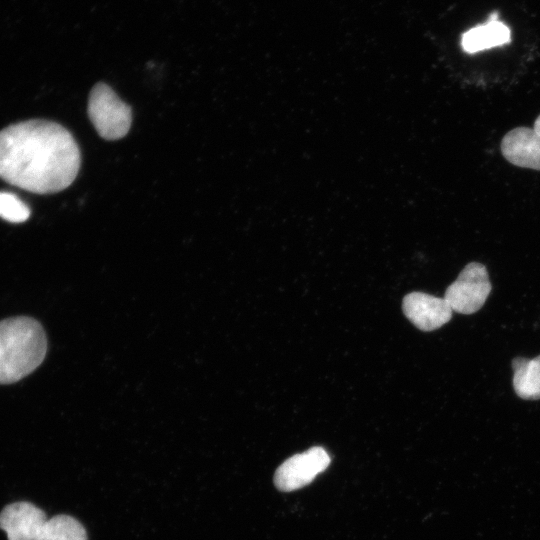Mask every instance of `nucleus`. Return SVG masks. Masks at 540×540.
I'll return each instance as SVG.
<instances>
[{
	"label": "nucleus",
	"instance_id": "f257e3e1",
	"mask_svg": "<svg viewBox=\"0 0 540 540\" xmlns=\"http://www.w3.org/2000/svg\"><path fill=\"white\" fill-rule=\"evenodd\" d=\"M80 165L73 135L56 122L32 119L0 131V178L13 186L57 193L73 183Z\"/></svg>",
	"mask_w": 540,
	"mask_h": 540
},
{
	"label": "nucleus",
	"instance_id": "f03ea898",
	"mask_svg": "<svg viewBox=\"0 0 540 540\" xmlns=\"http://www.w3.org/2000/svg\"><path fill=\"white\" fill-rule=\"evenodd\" d=\"M47 338L32 317L0 321V384H12L31 374L44 360Z\"/></svg>",
	"mask_w": 540,
	"mask_h": 540
},
{
	"label": "nucleus",
	"instance_id": "7ed1b4c3",
	"mask_svg": "<svg viewBox=\"0 0 540 540\" xmlns=\"http://www.w3.org/2000/svg\"><path fill=\"white\" fill-rule=\"evenodd\" d=\"M87 112L97 133L105 140L121 139L130 130L131 107L103 82L97 83L92 88L88 98Z\"/></svg>",
	"mask_w": 540,
	"mask_h": 540
},
{
	"label": "nucleus",
	"instance_id": "20e7f679",
	"mask_svg": "<svg viewBox=\"0 0 540 540\" xmlns=\"http://www.w3.org/2000/svg\"><path fill=\"white\" fill-rule=\"evenodd\" d=\"M491 289L486 267L479 262H470L447 287L444 299L453 311L473 314L484 305Z\"/></svg>",
	"mask_w": 540,
	"mask_h": 540
},
{
	"label": "nucleus",
	"instance_id": "39448f33",
	"mask_svg": "<svg viewBox=\"0 0 540 540\" xmlns=\"http://www.w3.org/2000/svg\"><path fill=\"white\" fill-rule=\"evenodd\" d=\"M331 458L320 446L285 460L276 470L274 484L280 491H294L311 483L329 466Z\"/></svg>",
	"mask_w": 540,
	"mask_h": 540
},
{
	"label": "nucleus",
	"instance_id": "423d86ee",
	"mask_svg": "<svg viewBox=\"0 0 540 540\" xmlns=\"http://www.w3.org/2000/svg\"><path fill=\"white\" fill-rule=\"evenodd\" d=\"M405 316L422 331H433L452 318L453 310L444 298L423 292L407 294L402 302Z\"/></svg>",
	"mask_w": 540,
	"mask_h": 540
},
{
	"label": "nucleus",
	"instance_id": "0eeeda50",
	"mask_svg": "<svg viewBox=\"0 0 540 540\" xmlns=\"http://www.w3.org/2000/svg\"><path fill=\"white\" fill-rule=\"evenodd\" d=\"M501 153L511 164L540 170V135L528 127L507 132L500 144Z\"/></svg>",
	"mask_w": 540,
	"mask_h": 540
},
{
	"label": "nucleus",
	"instance_id": "6e6552de",
	"mask_svg": "<svg viewBox=\"0 0 540 540\" xmlns=\"http://www.w3.org/2000/svg\"><path fill=\"white\" fill-rule=\"evenodd\" d=\"M510 40V28L498 20L496 12H492L485 24L477 25L462 35L461 46L465 52L472 54L503 46Z\"/></svg>",
	"mask_w": 540,
	"mask_h": 540
},
{
	"label": "nucleus",
	"instance_id": "1a4fd4ad",
	"mask_svg": "<svg viewBox=\"0 0 540 540\" xmlns=\"http://www.w3.org/2000/svg\"><path fill=\"white\" fill-rule=\"evenodd\" d=\"M512 368L516 394L525 400L540 399V355L533 359L516 357Z\"/></svg>",
	"mask_w": 540,
	"mask_h": 540
},
{
	"label": "nucleus",
	"instance_id": "9d476101",
	"mask_svg": "<svg viewBox=\"0 0 540 540\" xmlns=\"http://www.w3.org/2000/svg\"><path fill=\"white\" fill-rule=\"evenodd\" d=\"M43 540H87L83 525L69 515H56L48 520Z\"/></svg>",
	"mask_w": 540,
	"mask_h": 540
},
{
	"label": "nucleus",
	"instance_id": "9b49d317",
	"mask_svg": "<svg viewBox=\"0 0 540 540\" xmlns=\"http://www.w3.org/2000/svg\"><path fill=\"white\" fill-rule=\"evenodd\" d=\"M30 216L29 207L15 194L0 192V217L12 223H21Z\"/></svg>",
	"mask_w": 540,
	"mask_h": 540
},
{
	"label": "nucleus",
	"instance_id": "f8f14e48",
	"mask_svg": "<svg viewBox=\"0 0 540 540\" xmlns=\"http://www.w3.org/2000/svg\"><path fill=\"white\" fill-rule=\"evenodd\" d=\"M533 129L540 135V115L536 118Z\"/></svg>",
	"mask_w": 540,
	"mask_h": 540
}]
</instances>
